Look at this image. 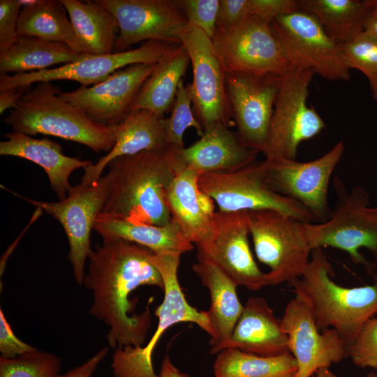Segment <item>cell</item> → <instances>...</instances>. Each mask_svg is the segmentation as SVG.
I'll return each instance as SVG.
<instances>
[{
    "label": "cell",
    "mask_w": 377,
    "mask_h": 377,
    "mask_svg": "<svg viewBox=\"0 0 377 377\" xmlns=\"http://www.w3.org/2000/svg\"><path fill=\"white\" fill-rule=\"evenodd\" d=\"M165 117L148 110L131 112L119 124L114 126L115 144L96 163L86 167L81 183L91 184L101 177L108 163L118 157L144 151H163L167 147Z\"/></svg>",
    "instance_id": "603a6c76"
},
{
    "label": "cell",
    "mask_w": 377,
    "mask_h": 377,
    "mask_svg": "<svg viewBox=\"0 0 377 377\" xmlns=\"http://www.w3.org/2000/svg\"><path fill=\"white\" fill-rule=\"evenodd\" d=\"M189 64V57L182 45L158 61L142 86L130 112L144 109L164 117L172 109L179 84Z\"/></svg>",
    "instance_id": "f1b7e54d"
},
{
    "label": "cell",
    "mask_w": 377,
    "mask_h": 377,
    "mask_svg": "<svg viewBox=\"0 0 377 377\" xmlns=\"http://www.w3.org/2000/svg\"><path fill=\"white\" fill-rule=\"evenodd\" d=\"M154 252L121 239H103L91 252L83 284L91 291L89 314L109 327L107 340L112 348L142 346L151 325L147 306L133 312L130 294L141 286L163 291L164 283L150 260Z\"/></svg>",
    "instance_id": "6da1fadb"
},
{
    "label": "cell",
    "mask_w": 377,
    "mask_h": 377,
    "mask_svg": "<svg viewBox=\"0 0 377 377\" xmlns=\"http://www.w3.org/2000/svg\"><path fill=\"white\" fill-rule=\"evenodd\" d=\"M314 73L293 66L281 75L267 144L265 161L295 160L299 145L313 138L325 124L312 105H307L309 87Z\"/></svg>",
    "instance_id": "52a82bcc"
},
{
    "label": "cell",
    "mask_w": 377,
    "mask_h": 377,
    "mask_svg": "<svg viewBox=\"0 0 377 377\" xmlns=\"http://www.w3.org/2000/svg\"><path fill=\"white\" fill-rule=\"evenodd\" d=\"M82 54L61 42L19 36L10 47L0 52V73L39 71L75 61Z\"/></svg>",
    "instance_id": "f546056e"
},
{
    "label": "cell",
    "mask_w": 377,
    "mask_h": 377,
    "mask_svg": "<svg viewBox=\"0 0 377 377\" xmlns=\"http://www.w3.org/2000/svg\"><path fill=\"white\" fill-rule=\"evenodd\" d=\"M4 137L6 140L0 142V155L22 158L43 168L59 200L67 197L71 188V173L93 163L65 155L59 144L47 138L38 139L15 131L8 133Z\"/></svg>",
    "instance_id": "d4e9b609"
},
{
    "label": "cell",
    "mask_w": 377,
    "mask_h": 377,
    "mask_svg": "<svg viewBox=\"0 0 377 377\" xmlns=\"http://www.w3.org/2000/svg\"><path fill=\"white\" fill-rule=\"evenodd\" d=\"M249 17V0H220L216 29L227 32Z\"/></svg>",
    "instance_id": "60d3db41"
},
{
    "label": "cell",
    "mask_w": 377,
    "mask_h": 377,
    "mask_svg": "<svg viewBox=\"0 0 377 377\" xmlns=\"http://www.w3.org/2000/svg\"><path fill=\"white\" fill-rule=\"evenodd\" d=\"M19 36H28L67 44L82 54L67 10L61 0H38L21 8Z\"/></svg>",
    "instance_id": "1f68e13d"
},
{
    "label": "cell",
    "mask_w": 377,
    "mask_h": 377,
    "mask_svg": "<svg viewBox=\"0 0 377 377\" xmlns=\"http://www.w3.org/2000/svg\"><path fill=\"white\" fill-rule=\"evenodd\" d=\"M18 0L0 1V52L17 39L18 19L21 10Z\"/></svg>",
    "instance_id": "f35d334b"
},
{
    "label": "cell",
    "mask_w": 377,
    "mask_h": 377,
    "mask_svg": "<svg viewBox=\"0 0 377 377\" xmlns=\"http://www.w3.org/2000/svg\"><path fill=\"white\" fill-rule=\"evenodd\" d=\"M177 37L192 66L193 81L188 86L196 118L203 128L215 123L229 126L232 117L226 90V72L212 39L189 24L179 29Z\"/></svg>",
    "instance_id": "5bb4252c"
},
{
    "label": "cell",
    "mask_w": 377,
    "mask_h": 377,
    "mask_svg": "<svg viewBox=\"0 0 377 377\" xmlns=\"http://www.w3.org/2000/svg\"><path fill=\"white\" fill-rule=\"evenodd\" d=\"M364 32L377 40V0H374L364 26Z\"/></svg>",
    "instance_id": "f6af8a7d"
},
{
    "label": "cell",
    "mask_w": 377,
    "mask_h": 377,
    "mask_svg": "<svg viewBox=\"0 0 377 377\" xmlns=\"http://www.w3.org/2000/svg\"><path fill=\"white\" fill-rule=\"evenodd\" d=\"M181 254L153 253L149 258L164 283L162 303L155 310L158 322L155 333L145 346L117 348L111 367L114 377H159L154 372L152 354L161 337L172 325L182 322L196 324L210 337L212 329L207 311H198L186 300L178 279Z\"/></svg>",
    "instance_id": "5b68a950"
},
{
    "label": "cell",
    "mask_w": 377,
    "mask_h": 377,
    "mask_svg": "<svg viewBox=\"0 0 377 377\" xmlns=\"http://www.w3.org/2000/svg\"><path fill=\"white\" fill-rule=\"evenodd\" d=\"M188 24L202 31L212 39L216 30L220 0H178Z\"/></svg>",
    "instance_id": "74e56055"
},
{
    "label": "cell",
    "mask_w": 377,
    "mask_h": 377,
    "mask_svg": "<svg viewBox=\"0 0 377 377\" xmlns=\"http://www.w3.org/2000/svg\"><path fill=\"white\" fill-rule=\"evenodd\" d=\"M60 367L58 356L38 349L14 358L0 357V377H56Z\"/></svg>",
    "instance_id": "836d02e7"
},
{
    "label": "cell",
    "mask_w": 377,
    "mask_h": 377,
    "mask_svg": "<svg viewBox=\"0 0 377 377\" xmlns=\"http://www.w3.org/2000/svg\"><path fill=\"white\" fill-rule=\"evenodd\" d=\"M110 178L108 173L97 182L71 186L67 197L57 202L39 201L18 195L45 211L62 226L68 242V260L76 283L83 285L85 263L92 251L90 235L105 205Z\"/></svg>",
    "instance_id": "8fae6325"
},
{
    "label": "cell",
    "mask_w": 377,
    "mask_h": 377,
    "mask_svg": "<svg viewBox=\"0 0 377 377\" xmlns=\"http://www.w3.org/2000/svg\"><path fill=\"white\" fill-rule=\"evenodd\" d=\"M32 85H24L0 91V113L15 108Z\"/></svg>",
    "instance_id": "ee69618b"
},
{
    "label": "cell",
    "mask_w": 377,
    "mask_h": 377,
    "mask_svg": "<svg viewBox=\"0 0 377 377\" xmlns=\"http://www.w3.org/2000/svg\"><path fill=\"white\" fill-rule=\"evenodd\" d=\"M61 91L51 82L36 83L3 121L13 131L54 136L84 145L96 153H108L115 144L114 126L94 122L82 110L62 100Z\"/></svg>",
    "instance_id": "277c9868"
},
{
    "label": "cell",
    "mask_w": 377,
    "mask_h": 377,
    "mask_svg": "<svg viewBox=\"0 0 377 377\" xmlns=\"http://www.w3.org/2000/svg\"><path fill=\"white\" fill-rule=\"evenodd\" d=\"M200 189L226 212L272 209L304 223L316 221L299 202L274 191L267 180L265 161H255L239 168L207 172L198 178Z\"/></svg>",
    "instance_id": "ba28073f"
},
{
    "label": "cell",
    "mask_w": 377,
    "mask_h": 377,
    "mask_svg": "<svg viewBox=\"0 0 377 377\" xmlns=\"http://www.w3.org/2000/svg\"><path fill=\"white\" fill-rule=\"evenodd\" d=\"M181 45L147 41L139 47L108 54H82L75 61L55 68L13 75L1 74L0 91L42 82L71 80L81 86H91L107 79L115 71L136 64H156Z\"/></svg>",
    "instance_id": "7c38bea8"
},
{
    "label": "cell",
    "mask_w": 377,
    "mask_h": 377,
    "mask_svg": "<svg viewBox=\"0 0 377 377\" xmlns=\"http://www.w3.org/2000/svg\"><path fill=\"white\" fill-rule=\"evenodd\" d=\"M94 230L103 239H121L145 246L156 254H182L193 249L177 224L172 221L165 226L135 223L101 213Z\"/></svg>",
    "instance_id": "4316f807"
},
{
    "label": "cell",
    "mask_w": 377,
    "mask_h": 377,
    "mask_svg": "<svg viewBox=\"0 0 377 377\" xmlns=\"http://www.w3.org/2000/svg\"><path fill=\"white\" fill-rule=\"evenodd\" d=\"M300 10L297 0H249V16H256L269 24L276 17Z\"/></svg>",
    "instance_id": "ab89813d"
},
{
    "label": "cell",
    "mask_w": 377,
    "mask_h": 377,
    "mask_svg": "<svg viewBox=\"0 0 377 377\" xmlns=\"http://www.w3.org/2000/svg\"><path fill=\"white\" fill-rule=\"evenodd\" d=\"M260 356L273 357L289 351L288 338L267 300L252 297L244 305L227 348Z\"/></svg>",
    "instance_id": "484cf974"
},
{
    "label": "cell",
    "mask_w": 377,
    "mask_h": 377,
    "mask_svg": "<svg viewBox=\"0 0 377 377\" xmlns=\"http://www.w3.org/2000/svg\"><path fill=\"white\" fill-rule=\"evenodd\" d=\"M259 153L249 148L237 131L215 123L204 127L200 138L184 148L182 156L186 165L200 176L239 168L256 161Z\"/></svg>",
    "instance_id": "7402d4cb"
},
{
    "label": "cell",
    "mask_w": 377,
    "mask_h": 377,
    "mask_svg": "<svg viewBox=\"0 0 377 377\" xmlns=\"http://www.w3.org/2000/svg\"><path fill=\"white\" fill-rule=\"evenodd\" d=\"M249 234V212L217 210L212 236L204 246L197 247V258L212 261L237 286L255 291L269 286V281L253 258Z\"/></svg>",
    "instance_id": "e0dca14e"
},
{
    "label": "cell",
    "mask_w": 377,
    "mask_h": 377,
    "mask_svg": "<svg viewBox=\"0 0 377 377\" xmlns=\"http://www.w3.org/2000/svg\"><path fill=\"white\" fill-rule=\"evenodd\" d=\"M37 348L17 337L7 320L3 310L0 309V353L4 358H14Z\"/></svg>",
    "instance_id": "b9f144b4"
},
{
    "label": "cell",
    "mask_w": 377,
    "mask_h": 377,
    "mask_svg": "<svg viewBox=\"0 0 377 377\" xmlns=\"http://www.w3.org/2000/svg\"><path fill=\"white\" fill-rule=\"evenodd\" d=\"M352 362L360 368L377 369V317L370 318L347 349Z\"/></svg>",
    "instance_id": "8d00e7d4"
},
{
    "label": "cell",
    "mask_w": 377,
    "mask_h": 377,
    "mask_svg": "<svg viewBox=\"0 0 377 377\" xmlns=\"http://www.w3.org/2000/svg\"><path fill=\"white\" fill-rule=\"evenodd\" d=\"M200 175L185 165L176 174L165 193L172 219L197 247L210 239L214 222V201L198 186Z\"/></svg>",
    "instance_id": "44dd1931"
},
{
    "label": "cell",
    "mask_w": 377,
    "mask_h": 377,
    "mask_svg": "<svg viewBox=\"0 0 377 377\" xmlns=\"http://www.w3.org/2000/svg\"><path fill=\"white\" fill-rule=\"evenodd\" d=\"M249 212V232L258 260L269 267V286L300 278L309 263L311 248L304 223L272 209Z\"/></svg>",
    "instance_id": "9c48e42d"
},
{
    "label": "cell",
    "mask_w": 377,
    "mask_h": 377,
    "mask_svg": "<svg viewBox=\"0 0 377 377\" xmlns=\"http://www.w3.org/2000/svg\"><path fill=\"white\" fill-rule=\"evenodd\" d=\"M213 368L215 377H293L297 362L290 352L265 357L228 348L217 353Z\"/></svg>",
    "instance_id": "d6a6232c"
},
{
    "label": "cell",
    "mask_w": 377,
    "mask_h": 377,
    "mask_svg": "<svg viewBox=\"0 0 377 377\" xmlns=\"http://www.w3.org/2000/svg\"><path fill=\"white\" fill-rule=\"evenodd\" d=\"M116 18L119 34L114 52H124L142 41L181 45L177 37L188 24L178 0H98Z\"/></svg>",
    "instance_id": "ac0fdd59"
},
{
    "label": "cell",
    "mask_w": 377,
    "mask_h": 377,
    "mask_svg": "<svg viewBox=\"0 0 377 377\" xmlns=\"http://www.w3.org/2000/svg\"><path fill=\"white\" fill-rule=\"evenodd\" d=\"M198 260L192 269L210 294L207 311L213 332L209 352L217 354L227 348L244 306L237 294L238 286L223 270L208 259L198 258Z\"/></svg>",
    "instance_id": "cb8c5ba5"
},
{
    "label": "cell",
    "mask_w": 377,
    "mask_h": 377,
    "mask_svg": "<svg viewBox=\"0 0 377 377\" xmlns=\"http://www.w3.org/2000/svg\"><path fill=\"white\" fill-rule=\"evenodd\" d=\"M344 60L350 69L361 71L367 78L372 97L377 99V40L364 31L341 45Z\"/></svg>",
    "instance_id": "d590c367"
},
{
    "label": "cell",
    "mask_w": 377,
    "mask_h": 377,
    "mask_svg": "<svg viewBox=\"0 0 377 377\" xmlns=\"http://www.w3.org/2000/svg\"><path fill=\"white\" fill-rule=\"evenodd\" d=\"M159 377H188L186 373L181 372L166 355L162 362Z\"/></svg>",
    "instance_id": "bcb514c9"
},
{
    "label": "cell",
    "mask_w": 377,
    "mask_h": 377,
    "mask_svg": "<svg viewBox=\"0 0 377 377\" xmlns=\"http://www.w3.org/2000/svg\"><path fill=\"white\" fill-rule=\"evenodd\" d=\"M108 351L109 348L104 347L82 364L73 368L64 374H58L56 377H91Z\"/></svg>",
    "instance_id": "7bdbcfd3"
},
{
    "label": "cell",
    "mask_w": 377,
    "mask_h": 377,
    "mask_svg": "<svg viewBox=\"0 0 377 377\" xmlns=\"http://www.w3.org/2000/svg\"><path fill=\"white\" fill-rule=\"evenodd\" d=\"M281 323L297 362L293 377H312L320 369L348 357L347 347L338 332L330 328L320 333L309 308L300 299L295 297L288 302Z\"/></svg>",
    "instance_id": "ffe728a7"
},
{
    "label": "cell",
    "mask_w": 377,
    "mask_h": 377,
    "mask_svg": "<svg viewBox=\"0 0 377 377\" xmlns=\"http://www.w3.org/2000/svg\"><path fill=\"white\" fill-rule=\"evenodd\" d=\"M270 27L290 66L310 69L330 81L350 78L341 47L313 14L300 9L276 17Z\"/></svg>",
    "instance_id": "30bf717a"
},
{
    "label": "cell",
    "mask_w": 377,
    "mask_h": 377,
    "mask_svg": "<svg viewBox=\"0 0 377 377\" xmlns=\"http://www.w3.org/2000/svg\"><path fill=\"white\" fill-rule=\"evenodd\" d=\"M191 103L192 98L188 84L185 86L182 80L178 86L171 114L165 118L168 145L184 147V134L189 128H194L198 134L202 135L204 128L193 112Z\"/></svg>",
    "instance_id": "e575fe53"
},
{
    "label": "cell",
    "mask_w": 377,
    "mask_h": 377,
    "mask_svg": "<svg viewBox=\"0 0 377 377\" xmlns=\"http://www.w3.org/2000/svg\"><path fill=\"white\" fill-rule=\"evenodd\" d=\"M315 377H339L332 373L329 368H322L318 370L316 373ZM363 377H377V373L374 371H370L366 376Z\"/></svg>",
    "instance_id": "7dc6e473"
},
{
    "label": "cell",
    "mask_w": 377,
    "mask_h": 377,
    "mask_svg": "<svg viewBox=\"0 0 377 377\" xmlns=\"http://www.w3.org/2000/svg\"><path fill=\"white\" fill-rule=\"evenodd\" d=\"M281 76L226 73L225 84L237 133L251 149L265 151Z\"/></svg>",
    "instance_id": "2e32d148"
},
{
    "label": "cell",
    "mask_w": 377,
    "mask_h": 377,
    "mask_svg": "<svg viewBox=\"0 0 377 377\" xmlns=\"http://www.w3.org/2000/svg\"><path fill=\"white\" fill-rule=\"evenodd\" d=\"M338 142L322 156L307 162L279 159L266 163L267 180L276 193L299 202L323 223L332 214L328 203V185L344 151Z\"/></svg>",
    "instance_id": "9a60e30c"
},
{
    "label": "cell",
    "mask_w": 377,
    "mask_h": 377,
    "mask_svg": "<svg viewBox=\"0 0 377 377\" xmlns=\"http://www.w3.org/2000/svg\"><path fill=\"white\" fill-rule=\"evenodd\" d=\"M68 14L82 54L114 52L119 34L113 14L98 0H61Z\"/></svg>",
    "instance_id": "83f0119b"
},
{
    "label": "cell",
    "mask_w": 377,
    "mask_h": 377,
    "mask_svg": "<svg viewBox=\"0 0 377 377\" xmlns=\"http://www.w3.org/2000/svg\"><path fill=\"white\" fill-rule=\"evenodd\" d=\"M156 64L131 65L98 84L61 91L59 96L82 110L94 122L112 127L130 113L132 103Z\"/></svg>",
    "instance_id": "d6986e66"
},
{
    "label": "cell",
    "mask_w": 377,
    "mask_h": 377,
    "mask_svg": "<svg viewBox=\"0 0 377 377\" xmlns=\"http://www.w3.org/2000/svg\"><path fill=\"white\" fill-rule=\"evenodd\" d=\"M334 185L337 199L328 220L304 224L309 245L311 249L330 246L344 251L354 263L369 269L360 249L365 248L377 257V207H371L364 188L348 191L337 177Z\"/></svg>",
    "instance_id": "8992f818"
},
{
    "label": "cell",
    "mask_w": 377,
    "mask_h": 377,
    "mask_svg": "<svg viewBox=\"0 0 377 377\" xmlns=\"http://www.w3.org/2000/svg\"><path fill=\"white\" fill-rule=\"evenodd\" d=\"M226 73L276 74L290 68L270 24L249 16L229 31L216 30L212 39Z\"/></svg>",
    "instance_id": "4fadbf2b"
},
{
    "label": "cell",
    "mask_w": 377,
    "mask_h": 377,
    "mask_svg": "<svg viewBox=\"0 0 377 377\" xmlns=\"http://www.w3.org/2000/svg\"><path fill=\"white\" fill-rule=\"evenodd\" d=\"M311 256L303 274L289 283L309 308L318 330L334 329L348 349L377 313V276L371 285L343 287L332 281L333 267L321 248L313 249Z\"/></svg>",
    "instance_id": "3957f363"
},
{
    "label": "cell",
    "mask_w": 377,
    "mask_h": 377,
    "mask_svg": "<svg viewBox=\"0 0 377 377\" xmlns=\"http://www.w3.org/2000/svg\"><path fill=\"white\" fill-rule=\"evenodd\" d=\"M374 0H301L300 9L313 14L340 46L364 31Z\"/></svg>",
    "instance_id": "4dcf8cb0"
},
{
    "label": "cell",
    "mask_w": 377,
    "mask_h": 377,
    "mask_svg": "<svg viewBox=\"0 0 377 377\" xmlns=\"http://www.w3.org/2000/svg\"><path fill=\"white\" fill-rule=\"evenodd\" d=\"M182 149L167 146L163 151H144L111 161L108 165L109 188L101 213L135 223H169L172 218L165 193L186 165Z\"/></svg>",
    "instance_id": "7a4b0ae2"
}]
</instances>
